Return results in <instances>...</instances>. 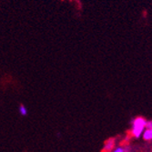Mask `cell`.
Masks as SVG:
<instances>
[{"instance_id":"cell-1","label":"cell","mask_w":152,"mask_h":152,"mask_svg":"<svg viewBox=\"0 0 152 152\" xmlns=\"http://www.w3.org/2000/svg\"><path fill=\"white\" fill-rule=\"evenodd\" d=\"M147 119L143 117H137L132 119L130 129L131 135L136 139H140L147 127Z\"/></svg>"},{"instance_id":"cell-2","label":"cell","mask_w":152,"mask_h":152,"mask_svg":"<svg viewBox=\"0 0 152 152\" xmlns=\"http://www.w3.org/2000/svg\"><path fill=\"white\" fill-rule=\"evenodd\" d=\"M116 146V142H115V140L114 139H109L108 140L106 141L104 147H103V149L102 151L103 152H111L114 148Z\"/></svg>"},{"instance_id":"cell-3","label":"cell","mask_w":152,"mask_h":152,"mask_svg":"<svg viewBox=\"0 0 152 152\" xmlns=\"http://www.w3.org/2000/svg\"><path fill=\"white\" fill-rule=\"evenodd\" d=\"M142 137H143V140H146V141L152 140V129L146 128L145 130L142 133Z\"/></svg>"},{"instance_id":"cell-4","label":"cell","mask_w":152,"mask_h":152,"mask_svg":"<svg viewBox=\"0 0 152 152\" xmlns=\"http://www.w3.org/2000/svg\"><path fill=\"white\" fill-rule=\"evenodd\" d=\"M111 152H131V148L129 146H125V147H115L114 149Z\"/></svg>"},{"instance_id":"cell-5","label":"cell","mask_w":152,"mask_h":152,"mask_svg":"<svg viewBox=\"0 0 152 152\" xmlns=\"http://www.w3.org/2000/svg\"><path fill=\"white\" fill-rule=\"evenodd\" d=\"M18 111H19V114L22 116V117H26L27 116V108L24 105V104H21L18 107Z\"/></svg>"},{"instance_id":"cell-6","label":"cell","mask_w":152,"mask_h":152,"mask_svg":"<svg viewBox=\"0 0 152 152\" xmlns=\"http://www.w3.org/2000/svg\"><path fill=\"white\" fill-rule=\"evenodd\" d=\"M146 128H148V129H152V120L147 122V127H146Z\"/></svg>"}]
</instances>
